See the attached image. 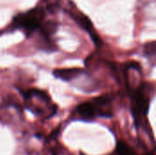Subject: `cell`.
I'll use <instances>...</instances> for the list:
<instances>
[{
  "instance_id": "cell-5",
  "label": "cell",
  "mask_w": 156,
  "mask_h": 155,
  "mask_svg": "<svg viewBox=\"0 0 156 155\" xmlns=\"http://www.w3.org/2000/svg\"><path fill=\"white\" fill-rule=\"evenodd\" d=\"M71 16L75 19V21L78 22V24L84 29L86 30L89 35L90 36L92 41L95 43L96 46H101L102 44V41L101 39V37L98 36V34H96L95 30H94V27H93V25H92V22L90 21V19L86 16L85 15H79V16Z\"/></svg>"
},
{
  "instance_id": "cell-4",
  "label": "cell",
  "mask_w": 156,
  "mask_h": 155,
  "mask_svg": "<svg viewBox=\"0 0 156 155\" xmlns=\"http://www.w3.org/2000/svg\"><path fill=\"white\" fill-rule=\"evenodd\" d=\"M45 16V12L42 8L37 7L29 10L27 13L18 14L13 19L12 26L23 30L27 37L41 26L42 19Z\"/></svg>"
},
{
  "instance_id": "cell-7",
  "label": "cell",
  "mask_w": 156,
  "mask_h": 155,
  "mask_svg": "<svg viewBox=\"0 0 156 155\" xmlns=\"http://www.w3.org/2000/svg\"><path fill=\"white\" fill-rule=\"evenodd\" d=\"M111 155H136V153L128 143L123 141H118L115 150Z\"/></svg>"
},
{
  "instance_id": "cell-3",
  "label": "cell",
  "mask_w": 156,
  "mask_h": 155,
  "mask_svg": "<svg viewBox=\"0 0 156 155\" xmlns=\"http://www.w3.org/2000/svg\"><path fill=\"white\" fill-rule=\"evenodd\" d=\"M75 119L93 122L97 118L112 117V97L102 95L79 104L75 111Z\"/></svg>"
},
{
  "instance_id": "cell-1",
  "label": "cell",
  "mask_w": 156,
  "mask_h": 155,
  "mask_svg": "<svg viewBox=\"0 0 156 155\" xmlns=\"http://www.w3.org/2000/svg\"><path fill=\"white\" fill-rule=\"evenodd\" d=\"M128 94L131 99V110L136 129L144 126L146 122L150 102L154 98V87L145 81H140L136 86L127 84Z\"/></svg>"
},
{
  "instance_id": "cell-2",
  "label": "cell",
  "mask_w": 156,
  "mask_h": 155,
  "mask_svg": "<svg viewBox=\"0 0 156 155\" xmlns=\"http://www.w3.org/2000/svg\"><path fill=\"white\" fill-rule=\"evenodd\" d=\"M25 108L42 120H49L58 112V106L53 102L47 91L39 89L20 90Z\"/></svg>"
},
{
  "instance_id": "cell-6",
  "label": "cell",
  "mask_w": 156,
  "mask_h": 155,
  "mask_svg": "<svg viewBox=\"0 0 156 155\" xmlns=\"http://www.w3.org/2000/svg\"><path fill=\"white\" fill-rule=\"evenodd\" d=\"M55 78L63 81L70 82L80 78L84 74V70L80 68H69V69H57L52 71Z\"/></svg>"
},
{
  "instance_id": "cell-8",
  "label": "cell",
  "mask_w": 156,
  "mask_h": 155,
  "mask_svg": "<svg viewBox=\"0 0 156 155\" xmlns=\"http://www.w3.org/2000/svg\"><path fill=\"white\" fill-rule=\"evenodd\" d=\"M144 52L147 58H154V56H155V42L152 41L150 43H147L144 48Z\"/></svg>"
}]
</instances>
